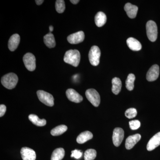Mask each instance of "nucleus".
<instances>
[{"label":"nucleus","instance_id":"bb28decb","mask_svg":"<svg viewBox=\"0 0 160 160\" xmlns=\"http://www.w3.org/2000/svg\"><path fill=\"white\" fill-rule=\"evenodd\" d=\"M55 8L56 11L59 13H62L66 9L65 1L64 0H57L56 2Z\"/></svg>","mask_w":160,"mask_h":160},{"label":"nucleus","instance_id":"72a5a7b5","mask_svg":"<svg viewBox=\"0 0 160 160\" xmlns=\"http://www.w3.org/2000/svg\"><path fill=\"white\" fill-rule=\"evenodd\" d=\"M49 30H50V32H52L53 30V26H50L49 27Z\"/></svg>","mask_w":160,"mask_h":160},{"label":"nucleus","instance_id":"f8f14e48","mask_svg":"<svg viewBox=\"0 0 160 160\" xmlns=\"http://www.w3.org/2000/svg\"><path fill=\"white\" fill-rule=\"evenodd\" d=\"M66 95L69 101L73 102L80 103L83 101L82 97L72 89H67L66 91Z\"/></svg>","mask_w":160,"mask_h":160},{"label":"nucleus","instance_id":"5701e85b","mask_svg":"<svg viewBox=\"0 0 160 160\" xmlns=\"http://www.w3.org/2000/svg\"><path fill=\"white\" fill-rule=\"evenodd\" d=\"M65 151L63 148H57L52 152L51 160H62L65 156Z\"/></svg>","mask_w":160,"mask_h":160},{"label":"nucleus","instance_id":"6e6552de","mask_svg":"<svg viewBox=\"0 0 160 160\" xmlns=\"http://www.w3.org/2000/svg\"><path fill=\"white\" fill-rule=\"evenodd\" d=\"M124 137V131L121 128H116L113 132L112 142L115 146L118 147L122 142Z\"/></svg>","mask_w":160,"mask_h":160},{"label":"nucleus","instance_id":"412c9836","mask_svg":"<svg viewBox=\"0 0 160 160\" xmlns=\"http://www.w3.org/2000/svg\"><path fill=\"white\" fill-rule=\"evenodd\" d=\"M44 42L48 48H53L55 47L56 42L54 35L51 32L44 37Z\"/></svg>","mask_w":160,"mask_h":160},{"label":"nucleus","instance_id":"dca6fc26","mask_svg":"<svg viewBox=\"0 0 160 160\" xmlns=\"http://www.w3.org/2000/svg\"><path fill=\"white\" fill-rule=\"evenodd\" d=\"M20 42V37L18 34L12 35L8 42V47L11 51H14L17 49Z\"/></svg>","mask_w":160,"mask_h":160},{"label":"nucleus","instance_id":"f257e3e1","mask_svg":"<svg viewBox=\"0 0 160 160\" xmlns=\"http://www.w3.org/2000/svg\"><path fill=\"white\" fill-rule=\"evenodd\" d=\"M81 60L79 51L77 49H70L66 52L64 57L65 62L70 64L74 67H78Z\"/></svg>","mask_w":160,"mask_h":160},{"label":"nucleus","instance_id":"7ed1b4c3","mask_svg":"<svg viewBox=\"0 0 160 160\" xmlns=\"http://www.w3.org/2000/svg\"><path fill=\"white\" fill-rule=\"evenodd\" d=\"M146 33L148 39L152 42L156 41L158 38V27L154 21H148L146 25Z\"/></svg>","mask_w":160,"mask_h":160},{"label":"nucleus","instance_id":"9b49d317","mask_svg":"<svg viewBox=\"0 0 160 160\" xmlns=\"http://www.w3.org/2000/svg\"><path fill=\"white\" fill-rule=\"evenodd\" d=\"M21 154L23 160H35L36 154L33 149L28 147H23L21 150Z\"/></svg>","mask_w":160,"mask_h":160},{"label":"nucleus","instance_id":"4be33fe9","mask_svg":"<svg viewBox=\"0 0 160 160\" xmlns=\"http://www.w3.org/2000/svg\"><path fill=\"white\" fill-rule=\"evenodd\" d=\"M29 119L32 124L38 126H45L46 124V121L45 119H41L35 114L29 115Z\"/></svg>","mask_w":160,"mask_h":160},{"label":"nucleus","instance_id":"4468645a","mask_svg":"<svg viewBox=\"0 0 160 160\" xmlns=\"http://www.w3.org/2000/svg\"><path fill=\"white\" fill-rule=\"evenodd\" d=\"M141 139V135L138 133L128 137L126 139V144H125L126 149H132Z\"/></svg>","mask_w":160,"mask_h":160},{"label":"nucleus","instance_id":"cd10ccee","mask_svg":"<svg viewBox=\"0 0 160 160\" xmlns=\"http://www.w3.org/2000/svg\"><path fill=\"white\" fill-rule=\"evenodd\" d=\"M137 111L135 108H129L125 112V116L129 119L133 118L137 115Z\"/></svg>","mask_w":160,"mask_h":160},{"label":"nucleus","instance_id":"0eeeda50","mask_svg":"<svg viewBox=\"0 0 160 160\" xmlns=\"http://www.w3.org/2000/svg\"><path fill=\"white\" fill-rule=\"evenodd\" d=\"M23 61L26 69L30 71H34L36 67L34 55L30 52L26 53L23 57Z\"/></svg>","mask_w":160,"mask_h":160},{"label":"nucleus","instance_id":"aec40b11","mask_svg":"<svg viewBox=\"0 0 160 160\" xmlns=\"http://www.w3.org/2000/svg\"><path fill=\"white\" fill-rule=\"evenodd\" d=\"M112 91L114 94L118 95L121 91L122 89V83L119 78L115 77L112 80Z\"/></svg>","mask_w":160,"mask_h":160},{"label":"nucleus","instance_id":"7c9ffc66","mask_svg":"<svg viewBox=\"0 0 160 160\" xmlns=\"http://www.w3.org/2000/svg\"><path fill=\"white\" fill-rule=\"evenodd\" d=\"M6 107L4 105H1L0 106V117H2L6 113Z\"/></svg>","mask_w":160,"mask_h":160},{"label":"nucleus","instance_id":"2f4dec72","mask_svg":"<svg viewBox=\"0 0 160 160\" xmlns=\"http://www.w3.org/2000/svg\"><path fill=\"white\" fill-rule=\"evenodd\" d=\"M44 2V1H43V0H36L35 1L36 3V4H37L38 5V6L42 5Z\"/></svg>","mask_w":160,"mask_h":160},{"label":"nucleus","instance_id":"c85d7f7f","mask_svg":"<svg viewBox=\"0 0 160 160\" xmlns=\"http://www.w3.org/2000/svg\"><path fill=\"white\" fill-rule=\"evenodd\" d=\"M129 126L132 130H136L139 128L141 126V123L138 120H132L129 122Z\"/></svg>","mask_w":160,"mask_h":160},{"label":"nucleus","instance_id":"f03ea898","mask_svg":"<svg viewBox=\"0 0 160 160\" xmlns=\"http://www.w3.org/2000/svg\"><path fill=\"white\" fill-rule=\"evenodd\" d=\"M18 81V78L16 74L12 72L3 76L1 79V83L5 88L9 89H14Z\"/></svg>","mask_w":160,"mask_h":160},{"label":"nucleus","instance_id":"6ab92c4d","mask_svg":"<svg viewBox=\"0 0 160 160\" xmlns=\"http://www.w3.org/2000/svg\"><path fill=\"white\" fill-rule=\"evenodd\" d=\"M107 21L106 15L102 12H99L95 16V22L98 27H102L106 24Z\"/></svg>","mask_w":160,"mask_h":160},{"label":"nucleus","instance_id":"c756f323","mask_svg":"<svg viewBox=\"0 0 160 160\" xmlns=\"http://www.w3.org/2000/svg\"><path fill=\"white\" fill-rule=\"evenodd\" d=\"M71 152V157L74 158H75L77 159H80L82 155V151L77 150V149L72 150Z\"/></svg>","mask_w":160,"mask_h":160},{"label":"nucleus","instance_id":"a211bd4d","mask_svg":"<svg viewBox=\"0 0 160 160\" xmlns=\"http://www.w3.org/2000/svg\"><path fill=\"white\" fill-rule=\"evenodd\" d=\"M93 137L92 133L89 131L83 132L79 135L77 138V142L80 144L86 142L89 140H91Z\"/></svg>","mask_w":160,"mask_h":160},{"label":"nucleus","instance_id":"9d476101","mask_svg":"<svg viewBox=\"0 0 160 160\" xmlns=\"http://www.w3.org/2000/svg\"><path fill=\"white\" fill-rule=\"evenodd\" d=\"M159 67L158 65L152 66L146 74V79L149 82H153L158 78L159 75Z\"/></svg>","mask_w":160,"mask_h":160},{"label":"nucleus","instance_id":"a878e982","mask_svg":"<svg viewBox=\"0 0 160 160\" xmlns=\"http://www.w3.org/2000/svg\"><path fill=\"white\" fill-rule=\"evenodd\" d=\"M97 156V152L94 149H88L85 151L84 153L85 160H93Z\"/></svg>","mask_w":160,"mask_h":160},{"label":"nucleus","instance_id":"b1692460","mask_svg":"<svg viewBox=\"0 0 160 160\" xmlns=\"http://www.w3.org/2000/svg\"><path fill=\"white\" fill-rule=\"evenodd\" d=\"M67 126L64 125H60L52 129L51 134L53 136L61 135L67 131Z\"/></svg>","mask_w":160,"mask_h":160},{"label":"nucleus","instance_id":"20e7f679","mask_svg":"<svg viewBox=\"0 0 160 160\" xmlns=\"http://www.w3.org/2000/svg\"><path fill=\"white\" fill-rule=\"evenodd\" d=\"M101 50L97 46H92L89 50V62L92 66H96L100 63Z\"/></svg>","mask_w":160,"mask_h":160},{"label":"nucleus","instance_id":"1a4fd4ad","mask_svg":"<svg viewBox=\"0 0 160 160\" xmlns=\"http://www.w3.org/2000/svg\"><path fill=\"white\" fill-rule=\"evenodd\" d=\"M85 39V33L80 31L70 34L67 37L68 42L71 44H78L82 42Z\"/></svg>","mask_w":160,"mask_h":160},{"label":"nucleus","instance_id":"2eb2a0df","mask_svg":"<svg viewBox=\"0 0 160 160\" xmlns=\"http://www.w3.org/2000/svg\"><path fill=\"white\" fill-rule=\"evenodd\" d=\"M124 9L128 16L130 18L133 19L136 17L138 8L136 6L132 5L130 3H127L124 6Z\"/></svg>","mask_w":160,"mask_h":160},{"label":"nucleus","instance_id":"ddd939ff","mask_svg":"<svg viewBox=\"0 0 160 160\" xmlns=\"http://www.w3.org/2000/svg\"><path fill=\"white\" fill-rule=\"evenodd\" d=\"M160 145V132L154 135L150 139L147 145V150L149 151L154 150Z\"/></svg>","mask_w":160,"mask_h":160},{"label":"nucleus","instance_id":"393cba45","mask_svg":"<svg viewBox=\"0 0 160 160\" xmlns=\"http://www.w3.org/2000/svg\"><path fill=\"white\" fill-rule=\"evenodd\" d=\"M135 80V76L132 73H130L128 76L126 80V88L129 91H132L134 89V81Z\"/></svg>","mask_w":160,"mask_h":160},{"label":"nucleus","instance_id":"473e14b6","mask_svg":"<svg viewBox=\"0 0 160 160\" xmlns=\"http://www.w3.org/2000/svg\"><path fill=\"white\" fill-rule=\"evenodd\" d=\"M70 2L74 5H76L80 2V1L79 0H70Z\"/></svg>","mask_w":160,"mask_h":160},{"label":"nucleus","instance_id":"423d86ee","mask_svg":"<svg viewBox=\"0 0 160 160\" xmlns=\"http://www.w3.org/2000/svg\"><path fill=\"white\" fill-rule=\"evenodd\" d=\"M86 97L89 102L95 107L99 106L101 99L100 95L95 89H87L86 92Z\"/></svg>","mask_w":160,"mask_h":160},{"label":"nucleus","instance_id":"39448f33","mask_svg":"<svg viewBox=\"0 0 160 160\" xmlns=\"http://www.w3.org/2000/svg\"><path fill=\"white\" fill-rule=\"evenodd\" d=\"M38 98L43 104L48 106H54V98L52 95L43 90H38L37 92Z\"/></svg>","mask_w":160,"mask_h":160},{"label":"nucleus","instance_id":"f3484780","mask_svg":"<svg viewBox=\"0 0 160 160\" xmlns=\"http://www.w3.org/2000/svg\"><path fill=\"white\" fill-rule=\"evenodd\" d=\"M127 46L132 51H139L142 49L141 43L138 40L133 38H129L126 41Z\"/></svg>","mask_w":160,"mask_h":160}]
</instances>
